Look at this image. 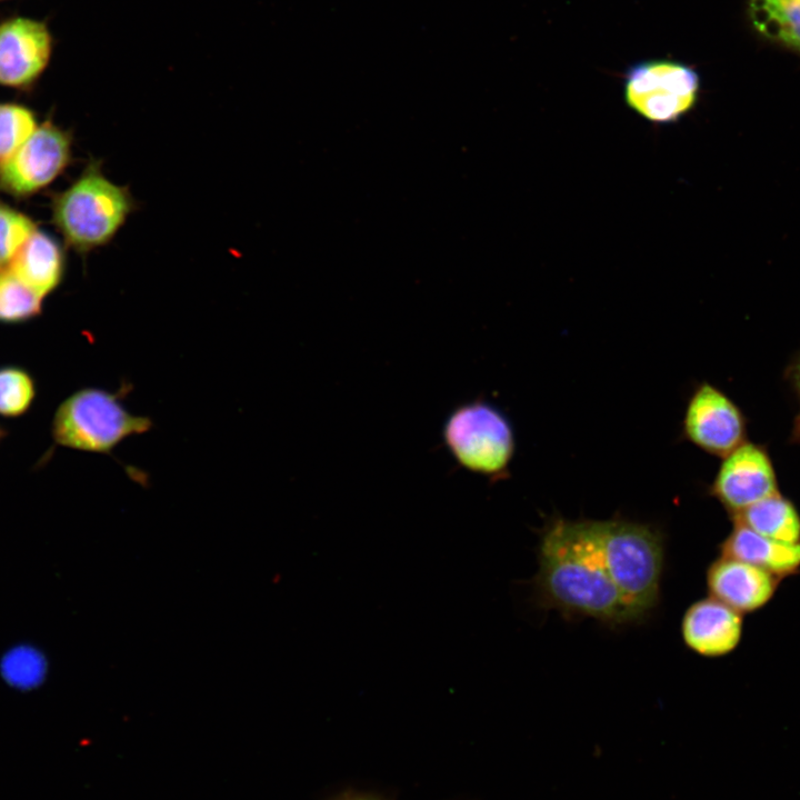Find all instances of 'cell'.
I'll return each instance as SVG.
<instances>
[{"label": "cell", "mask_w": 800, "mask_h": 800, "mask_svg": "<svg viewBox=\"0 0 800 800\" xmlns=\"http://www.w3.org/2000/svg\"><path fill=\"white\" fill-rule=\"evenodd\" d=\"M537 604L568 620L596 619L611 628L637 623L613 583L588 519L552 518L540 534Z\"/></svg>", "instance_id": "obj_1"}, {"label": "cell", "mask_w": 800, "mask_h": 800, "mask_svg": "<svg viewBox=\"0 0 800 800\" xmlns=\"http://www.w3.org/2000/svg\"><path fill=\"white\" fill-rule=\"evenodd\" d=\"M607 570L637 622L646 620L660 600L664 568V534L653 524L620 517L588 519Z\"/></svg>", "instance_id": "obj_2"}, {"label": "cell", "mask_w": 800, "mask_h": 800, "mask_svg": "<svg viewBox=\"0 0 800 800\" xmlns=\"http://www.w3.org/2000/svg\"><path fill=\"white\" fill-rule=\"evenodd\" d=\"M138 207L130 189L108 179L101 161L92 160L57 196L53 219L67 242L84 254L109 244Z\"/></svg>", "instance_id": "obj_3"}, {"label": "cell", "mask_w": 800, "mask_h": 800, "mask_svg": "<svg viewBox=\"0 0 800 800\" xmlns=\"http://www.w3.org/2000/svg\"><path fill=\"white\" fill-rule=\"evenodd\" d=\"M131 388L123 383L118 392H110L84 387L70 393L54 410L50 427L53 446L44 457L56 447L111 454L123 440L150 431L152 420L130 413L121 402Z\"/></svg>", "instance_id": "obj_4"}, {"label": "cell", "mask_w": 800, "mask_h": 800, "mask_svg": "<svg viewBox=\"0 0 800 800\" xmlns=\"http://www.w3.org/2000/svg\"><path fill=\"white\" fill-rule=\"evenodd\" d=\"M623 101L652 124H673L698 104L700 76L684 62L654 58L630 64L623 73Z\"/></svg>", "instance_id": "obj_5"}, {"label": "cell", "mask_w": 800, "mask_h": 800, "mask_svg": "<svg viewBox=\"0 0 800 800\" xmlns=\"http://www.w3.org/2000/svg\"><path fill=\"white\" fill-rule=\"evenodd\" d=\"M444 441L467 469L504 478L514 454V434L509 420L494 407L474 401L456 409L444 426Z\"/></svg>", "instance_id": "obj_6"}, {"label": "cell", "mask_w": 800, "mask_h": 800, "mask_svg": "<svg viewBox=\"0 0 800 800\" xmlns=\"http://www.w3.org/2000/svg\"><path fill=\"white\" fill-rule=\"evenodd\" d=\"M746 419L739 407L719 388L701 382L691 392L681 438L703 452L724 458L746 442Z\"/></svg>", "instance_id": "obj_7"}, {"label": "cell", "mask_w": 800, "mask_h": 800, "mask_svg": "<svg viewBox=\"0 0 800 800\" xmlns=\"http://www.w3.org/2000/svg\"><path fill=\"white\" fill-rule=\"evenodd\" d=\"M71 143L70 133L53 124L36 128L10 158L0 162V187L23 196L47 186L69 164Z\"/></svg>", "instance_id": "obj_8"}, {"label": "cell", "mask_w": 800, "mask_h": 800, "mask_svg": "<svg viewBox=\"0 0 800 800\" xmlns=\"http://www.w3.org/2000/svg\"><path fill=\"white\" fill-rule=\"evenodd\" d=\"M722 459L708 491L729 516L779 491L771 459L761 446L746 441Z\"/></svg>", "instance_id": "obj_9"}, {"label": "cell", "mask_w": 800, "mask_h": 800, "mask_svg": "<svg viewBox=\"0 0 800 800\" xmlns=\"http://www.w3.org/2000/svg\"><path fill=\"white\" fill-rule=\"evenodd\" d=\"M53 37L46 21L9 17L0 21V84L28 88L47 68Z\"/></svg>", "instance_id": "obj_10"}, {"label": "cell", "mask_w": 800, "mask_h": 800, "mask_svg": "<svg viewBox=\"0 0 800 800\" xmlns=\"http://www.w3.org/2000/svg\"><path fill=\"white\" fill-rule=\"evenodd\" d=\"M781 581L764 569L723 556L714 559L706 572L709 596L741 614L767 606Z\"/></svg>", "instance_id": "obj_11"}, {"label": "cell", "mask_w": 800, "mask_h": 800, "mask_svg": "<svg viewBox=\"0 0 800 800\" xmlns=\"http://www.w3.org/2000/svg\"><path fill=\"white\" fill-rule=\"evenodd\" d=\"M742 632L743 614L710 596L690 604L681 621L684 644L706 658H719L734 651Z\"/></svg>", "instance_id": "obj_12"}, {"label": "cell", "mask_w": 800, "mask_h": 800, "mask_svg": "<svg viewBox=\"0 0 800 800\" xmlns=\"http://www.w3.org/2000/svg\"><path fill=\"white\" fill-rule=\"evenodd\" d=\"M719 556L733 558L764 569L784 579L800 573V542L786 543L733 523L719 544Z\"/></svg>", "instance_id": "obj_13"}, {"label": "cell", "mask_w": 800, "mask_h": 800, "mask_svg": "<svg viewBox=\"0 0 800 800\" xmlns=\"http://www.w3.org/2000/svg\"><path fill=\"white\" fill-rule=\"evenodd\" d=\"M9 269L43 299L63 279L64 256L51 237L34 230L9 263Z\"/></svg>", "instance_id": "obj_14"}, {"label": "cell", "mask_w": 800, "mask_h": 800, "mask_svg": "<svg viewBox=\"0 0 800 800\" xmlns=\"http://www.w3.org/2000/svg\"><path fill=\"white\" fill-rule=\"evenodd\" d=\"M732 523L742 524L770 539L800 542V513L780 491L730 516Z\"/></svg>", "instance_id": "obj_15"}, {"label": "cell", "mask_w": 800, "mask_h": 800, "mask_svg": "<svg viewBox=\"0 0 800 800\" xmlns=\"http://www.w3.org/2000/svg\"><path fill=\"white\" fill-rule=\"evenodd\" d=\"M747 6L759 36L800 54V0H748Z\"/></svg>", "instance_id": "obj_16"}, {"label": "cell", "mask_w": 800, "mask_h": 800, "mask_svg": "<svg viewBox=\"0 0 800 800\" xmlns=\"http://www.w3.org/2000/svg\"><path fill=\"white\" fill-rule=\"evenodd\" d=\"M38 396L34 376L19 364L0 366V417L18 419L33 407Z\"/></svg>", "instance_id": "obj_17"}, {"label": "cell", "mask_w": 800, "mask_h": 800, "mask_svg": "<svg viewBox=\"0 0 800 800\" xmlns=\"http://www.w3.org/2000/svg\"><path fill=\"white\" fill-rule=\"evenodd\" d=\"M42 298L8 268H0V323L20 324L42 312Z\"/></svg>", "instance_id": "obj_18"}, {"label": "cell", "mask_w": 800, "mask_h": 800, "mask_svg": "<svg viewBox=\"0 0 800 800\" xmlns=\"http://www.w3.org/2000/svg\"><path fill=\"white\" fill-rule=\"evenodd\" d=\"M34 130L36 121L28 109L0 103V162L10 158Z\"/></svg>", "instance_id": "obj_19"}, {"label": "cell", "mask_w": 800, "mask_h": 800, "mask_svg": "<svg viewBox=\"0 0 800 800\" xmlns=\"http://www.w3.org/2000/svg\"><path fill=\"white\" fill-rule=\"evenodd\" d=\"M33 231L27 217L0 203V268L11 262Z\"/></svg>", "instance_id": "obj_20"}, {"label": "cell", "mask_w": 800, "mask_h": 800, "mask_svg": "<svg viewBox=\"0 0 800 800\" xmlns=\"http://www.w3.org/2000/svg\"><path fill=\"white\" fill-rule=\"evenodd\" d=\"M787 374L799 402V413L794 420L792 436L796 440L800 441V354L793 359Z\"/></svg>", "instance_id": "obj_21"}, {"label": "cell", "mask_w": 800, "mask_h": 800, "mask_svg": "<svg viewBox=\"0 0 800 800\" xmlns=\"http://www.w3.org/2000/svg\"><path fill=\"white\" fill-rule=\"evenodd\" d=\"M324 800H394V798L381 792L347 788Z\"/></svg>", "instance_id": "obj_22"}, {"label": "cell", "mask_w": 800, "mask_h": 800, "mask_svg": "<svg viewBox=\"0 0 800 800\" xmlns=\"http://www.w3.org/2000/svg\"><path fill=\"white\" fill-rule=\"evenodd\" d=\"M8 436V430L0 424V442L3 441Z\"/></svg>", "instance_id": "obj_23"}, {"label": "cell", "mask_w": 800, "mask_h": 800, "mask_svg": "<svg viewBox=\"0 0 800 800\" xmlns=\"http://www.w3.org/2000/svg\"><path fill=\"white\" fill-rule=\"evenodd\" d=\"M0 1H3V0H0Z\"/></svg>", "instance_id": "obj_24"}]
</instances>
